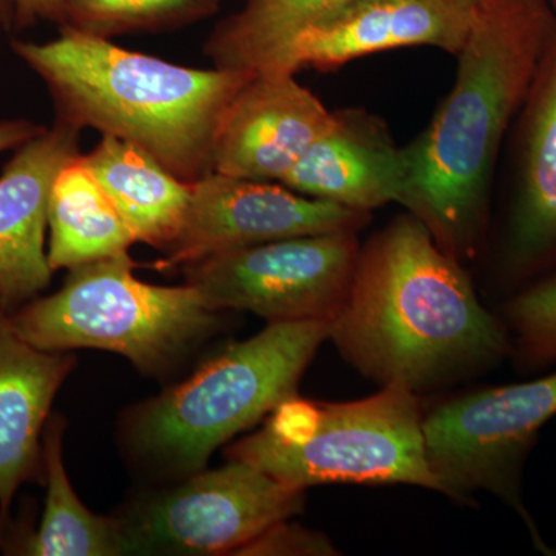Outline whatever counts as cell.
Listing matches in <instances>:
<instances>
[{
  "label": "cell",
  "instance_id": "obj_1",
  "mask_svg": "<svg viewBox=\"0 0 556 556\" xmlns=\"http://www.w3.org/2000/svg\"><path fill=\"white\" fill-rule=\"evenodd\" d=\"M329 339L362 375L415 393L495 365L511 350L459 262L412 214L361 248Z\"/></svg>",
  "mask_w": 556,
  "mask_h": 556
},
{
  "label": "cell",
  "instance_id": "obj_2",
  "mask_svg": "<svg viewBox=\"0 0 556 556\" xmlns=\"http://www.w3.org/2000/svg\"><path fill=\"white\" fill-rule=\"evenodd\" d=\"M555 24L547 0H479L452 91L428 129L404 148L401 204L457 262L477 252L501 146Z\"/></svg>",
  "mask_w": 556,
  "mask_h": 556
},
{
  "label": "cell",
  "instance_id": "obj_3",
  "mask_svg": "<svg viewBox=\"0 0 556 556\" xmlns=\"http://www.w3.org/2000/svg\"><path fill=\"white\" fill-rule=\"evenodd\" d=\"M10 47L42 80L56 123L123 139L188 185L211 174L223 115L255 75L186 67L68 27Z\"/></svg>",
  "mask_w": 556,
  "mask_h": 556
},
{
  "label": "cell",
  "instance_id": "obj_4",
  "mask_svg": "<svg viewBox=\"0 0 556 556\" xmlns=\"http://www.w3.org/2000/svg\"><path fill=\"white\" fill-rule=\"evenodd\" d=\"M329 329L327 320L276 321L226 348L189 379L127 416V448L155 473H199L219 445L295 394Z\"/></svg>",
  "mask_w": 556,
  "mask_h": 556
},
{
  "label": "cell",
  "instance_id": "obj_5",
  "mask_svg": "<svg viewBox=\"0 0 556 556\" xmlns=\"http://www.w3.org/2000/svg\"><path fill=\"white\" fill-rule=\"evenodd\" d=\"M422 420L415 391L401 383L353 402L292 394L228 457L303 492L318 484H405L444 493L428 464Z\"/></svg>",
  "mask_w": 556,
  "mask_h": 556
},
{
  "label": "cell",
  "instance_id": "obj_6",
  "mask_svg": "<svg viewBox=\"0 0 556 556\" xmlns=\"http://www.w3.org/2000/svg\"><path fill=\"white\" fill-rule=\"evenodd\" d=\"M135 268L123 254L70 269L60 291L9 314L11 324L40 350L94 348L129 358L144 375H163L218 331L223 313L189 285L146 283Z\"/></svg>",
  "mask_w": 556,
  "mask_h": 556
},
{
  "label": "cell",
  "instance_id": "obj_7",
  "mask_svg": "<svg viewBox=\"0 0 556 556\" xmlns=\"http://www.w3.org/2000/svg\"><path fill=\"white\" fill-rule=\"evenodd\" d=\"M556 416V371L514 386L452 399L424 416L428 464L444 495L492 493L525 519L535 546L551 555L521 496L522 467L541 428Z\"/></svg>",
  "mask_w": 556,
  "mask_h": 556
},
{
  "label": "cell",
  "instance_id": "obj_8",
  "mask_svg": "<svg viewBox=\"0 0 556 556\" xmlns=\"http://www.w3.org/2000/svg\"><path fill=\"white\" fill-rule=\"evenodd\" d=\"M302 507L303 490L229 459L138 501L116 519L124 555H237Z\"/></svg>",
  "mask_w": 556,
  "mask_h": 556
},
{
  "label": "cell",
  "instance_id": "obj_9",
  "mask_svg": "<svg viewBox=\"0 0 556 556\" xmlns=\"http://www.w3.org/2000/svg\"><path fill=\"white\" fill-rule=\"evenodd\" d=\"M361 252L357 232L316 233L237 249L181 268L208 308L276 321L338 316Z\"/></svg>",
  "mask_w": 556,
  "mask_h": 556
},
{
  "label": "cell",
  "instance_id": "obj_10",
  "mask_svg": "<svg viewBox=\"0 0 556 556\" xmlns=\"http://www.w3.org/2000/svg\"><path fill=\"white\" fill-rule=\"evenodd\" d=\"M368 212L300 195L273 181L211 172L190 185V200L177 240L153 263L159 270L181 269L237 249L316 233L358 232Z\"/></svg>",
  "mask_w": 556,
  "mask_h": 556
},
{
  "label": "cell",
  "instance_id": "obj_11",
  "mask_svg": "<svg viewBox=\"0 0 556 556\" xmlns=\"http://www.w3.org/2000/svg\"><path fill=\"white\" fill-rule=\"evenodd\" d=\"M332 124L334 112L292 73H255L223 115L212 172L280 182Z\"/></svg>",
  "mask_w": 556,
  "mask_h": 556
},
{
  "label": "cell",
  "instance_id": "obj_12",
  "mask_svg": "<svg viewBox=\"0 0 556 556\" xmlns=\"http://www.w3.org/2000/svg\"><path fill=\"white\" fill-rule=\"evenodd\" d=\"M478 9L479 0H353L295 40L283 73L331 72L369 54L405 47H434L457 56Z\"/></svg>",
  "mask_w": 556,
  "mask_h": 556
},
{
  "label": "cell",
  "instance_id": "obj_13",
  "mask_svg": "<svg viewBox=\"0 0 556 556\" xmlns=\"http://www.w3.org/2000/svg\"><path fill=\"white\" fill-rule=\"evenodd\" d=\"M80 131L67 124L46 127L13 150L0 174V309L16 313L50 287L47 257L51 186L62 167L78 159Z\"/></svg>",
  "mask_w": 556,
  "mask_h": 556
},
{
  "label": "cell",
  "instance_id": "obj_14",
  "mask_svg": "<svg viewBox=\"0 0 556 556\" xmlns=\"http://www.w3.org/2000/svg\"><path fill=\"white\" fill-rule=\"evenodd\" d=\"M503 263L514 277L556 265V24L517 121Z\"/></svg>",
  "mask_w": 556,
  "mask_h": 556
},
{
  "label": "cell",
  "instance_id": "obj_15",
  "mask_svg": "<svg viewBox=\"0 0 556 556\" xmlns=\"http://www.w3.org/2000/svg\"><path fill=\"white\" fill-rule=\"evenodd\" d=\"M404 149L386 121L362 109L334 112V124L314 142L280 185L309 199L368 212L401 204L405 190Z\"/></svg>",
  "mask_w": 556,
  "mask_h": 556
},
{
  "label": "cell",
  "instance_id": "obj_16",
  "mask_svg": "<svg viewBox=\"0 0 556 556\" xmlns=\"http://www.w3.org/2000/svg\"><path fill=\"white\" fill-rule=\"evenodd\" d=\"M75 357L40 350L0 309V533L25 482L42 481V437Z\"/></svg>",
  "mask_w": 556,
  "mask_h": 556
},
{
  "label": "cell",
  "instance_id": "obj_17",
  "mask_svg": "<svg viewBox=\"0 0 556 556\" xmlns=\"http://www.w3.org/2000/svg\"><path fill=\"white\" fill-rule=\"evenodd\" d=\"M79 160L118 208L137 243L166 252L185 223L190 185L115 137H101Z\"/></svg>",
  "mask_w": 556,
  "mask_h": 556
},
{
  "label": "cell",
  "instance_id": "obj_18",
  "mask_svg": "<svg viewBox=\"0 0 556 556\" xmlns=\"http://www.w3.org/2000/svg\"><path fill=\"white\" fill-rule=\"evenodd\" d=\"M65 422L51 415L42 437L46 506L36 529L9 526L0 533V551L21 556L124 555L118 519L98 517L84 506L65 470Z\"/></svg>",
  "mask_w": 556,
  "mask_h": 556
},
{
  "label": "cell",
  "instance_id": "obj_19",
  "mask_svg": "<svg viewBox=\"0 0 556 556\" xmlns=\"http://www.w3.org/2000/svg\"><path fill=\"white\" fill-rule=\"evenodd\" d=\"M79 156L62 167L51 186L47 257L53 273L129 254L131 244L137 243L118 208Z\"/></svg>",
  "mask_w": 556,
  "mask_h": 556
},
{
  "label": "cell",
  "instance_id": "obj_20",
  "mask_svg": "<svg viewBox=\"0 0 556 556\" xmlns=\"http://www.w3.org/2000/svg\"><path fill=\"white\" fill-rule=\"evenodd\" d=\"M353 0H244L215 25L204 42L214 67L283 73L289 50L303 33L334 16Z\"/></svg>",
  "mask_w": 556,
  "mask_h": 556
},
{
  "label": "cell",
  "instance_id": "obj_21",
  "mask_svg": "<svg viewBox=\"0 0 556 556\" xmlns=\"http://www.w3.org/2000/svg\"><path fill=\"white\" fill-rule=\"evenodd\" d=\"M223 0H65L68 27L93 38L181 30L218 13Z\"/></svg>",
  "mask_w": 556,
  "mask_h": 556
},
{
  "label": "cell",
  "instance_id": "obj_22",
  "mask_svg": "<svg viewBox=\"0 0 556 556\" xmlns=\"http://www.w3.org/2000/svg\"><path fill=\"white\" fill-rule=\"evenodd\" d=\"M506 317L522 364L540 368L556 362V274L511 299Z\"/></svg>",
  "mask_w": 556,
  "mask_h": 556
},
{
  "label": "cell",
  "instance_id": "obj_23",
  "mask_svg": "<svg viewBox=\"0 0 556 556\" xmlns=\"http://www.w3.org/2000/svg\"><path fill=\"white\" fill-rule=\"evenodd\" d=\"M237 555H338L331 541L299 526L278 522Z\"/></svg>",
  "mask_w": 556,
  "mask_h": 556
},
{
  "label": "cell",
  "instance_id": "obj_24",
  "mask_svg": "<svg viewBox=\"0 0 556 556\" xmlns=\"http://www.w3.org/2000/svg\"><path fill=\"white\" fill-rule=\"evenodd\" d=\"M40 22L64 25L65 0H16V24L14 30L24 31Z\"/></svg>",
  "mask_w": 556,
  "mask_h": 556
},
{
  "label": "cell",
  "instance_id": "obj_25",
  "mask_svg": "<svg viewBox=\"0 0 556 556\" xmlns=\"http://www.w3.org/2000/svg\"><path fill=\"white\" fill-rule=\"evenodd\" d=\"M43 130H46V126L33 123L30 119L0 121V155L5 152H13V150Z\"/></svg>",
  "mask_w": 556,
  "mask_h": 556
},
{
  "label": "cell",
  "instance_id": "obj_26",
  "mask_svg": "<svg viewBox=\"0 0 556 556\" xmlns=\"http://www.w3.org/2000/svg\"><path fill=\"white\" fill-rule=\"evenodd\" d=\"M16 24V0H0V25L7 33L14 30Z\"/></svg>",
  "mask_w": 556,
  "mask_h": 556
},
{
  "label": "cell",
  "instance_id": "obj_27",
  "mask_svg": "<svg viewBox=\"0 0 556 556\" xmlns=\"http://www.w3.org/2000/svg\"><path fill=\"white\" fill-rule=\"evenodd\" d=\"M548 5L552 7V10H554V13L556 14V0H547Z\"/></svg>",
  "mask_w": 556,
  "mask_h": 556
},
{
  "label": "cell",
  "instance_id": "obj_28",
  "mask_svg": "<svg viewBox=\"0 0 556 556\" xmlns=\"http://www.w3.org/2000/svg\"><path fill=\"white\" fill-rule=\"evenodd\" d=\"M7 30L5 28L2 27V25H0V43H2V38H3V35H5Z\"/></svg>",
  "mask_w": 556,
  "mask_h": 556
}]
</instances>
